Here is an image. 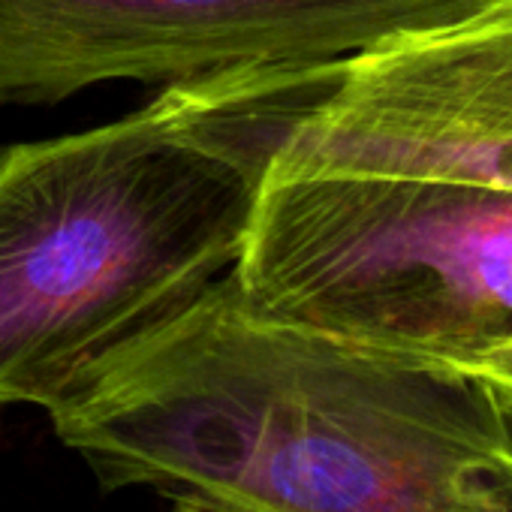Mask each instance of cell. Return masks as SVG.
I'll return each instance as SVG.
<instances>
[{
    "mask_svg": "<svg viewBox=\"0 0 512 512\" xmlns=\"http://www.w3.org/2000/svg\"><path fill=\"white\" fill-rule=\"evenodd\" d=\"M106 488L226 512L512 506V404L452 362L244 305L232 272L52 410Z\"/></svg>",
    "mask_w": 512,
    "mask_h": 512,
    "instance_id": "obj_1",
    "label": "cell"
},
{
    "mask_svg": "<svg viewBox=\"0 0 512 512\" xmlns=\"http://www.w3.org/2000/svg\"><path fill=\"white\" fill-rule=\"evenodd\" d=\"M338 67H232L0 151V407H64L238 266L275 157Z\"/></svg>",
    "mask_w": 512,
    "mask_h": 512,
    "instance_id": "obj_2",
    "label": "cell"
},
{
    "mask_svg": "<svg viewBox=\"0 0 512 512\" xmlns=\"http://www.w3.org/2000/svg\"><path fill=\"white\" fill-rule=\"evenodd\" d=\"M232 281L260 317L461 365L512 341V193L275 160Z\"/></svg>",
    "mask_w": 512,
    "mask_h": 512,
    "instance_id": "obj_3",
    "label": "cell"
},
{
    "mask_svg": "<svg viewBox=\"0 0 512 512\" xmlns=\"http://www.w3.org/2000/svg\"><path fill=\"white\" fill-rule=\"evenodd\" d=\"M488 0H0V103L100 82H187L247 64H329L452 25Z\"/></svg>",
    "mask_w": 512,
    "mask_h": 512,
    "instance_id": "obj_4",
    "label": "cell"
},
{
    "mask_svg": "<svg viewBox=\"0 0 512 512\" xmlns=\"http://www.w3.org/2000/svg\"><path fill=\"white\" fill-rule=\"evenodd\" d=\"M275 160L512 193V0L341 61Z\"/></svg>",
    "mask_w": 512,
    "mask_h": 512,
    "instance_id": "obj_5",
    "label": "cell"
},
{
    "mask_svg": "<svg viewBox=\"0 0 512 512\" xmlns=\"http://www.w3.org/2000/svg\"><path fill=\"white\" fill-rule=\"evenodd\" d=\"M458 368H467V371L485 377L512 404V341H503V344H497V347H491V350L461 362Z\"/></svg>",
    "mask_w": 512,
    "mask_h": 512,
    "instance_id": "obj_6",
    "label": "cell"
},
{
    "mask_svg": "<svg viewBox=\"0 0 512 512\" xmlns=\"http://www.w3.org/2000/svg\"><path fill=\"white\" fill-rule=\"evenodd\" d=\"M175 512H226V509H214V506L193 503V500H175Z\"/></svg>",
    "mask_w": 512,
    "mask_h": 512,
    "instance_id": "obj_7",
    "label": "cell"
},
{
    "mask_svg": "<svg viewBox=\"0 0 512 512\" xmlns=\"http://www.w3.org/2000/svg\"><path fill=\"white\" fill-rule=\"evenodd\" d=\"M485 512H512V506H497V509H485Z\"/></svg>",
    "mask_w": 512,
    "mask_h": 512,
    "instance_id": "obj_8",
    "label": "cell"
}]
</instances>
